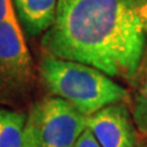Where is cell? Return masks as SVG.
Masks as SVG:
<instances>
[{
	"label": "cell",
	"mask_w": 147,
	"mask_h": 147,
	"mask_svg": "<svg viewBox=\"0 0 147 147\" xmlns=\"http://www.w3.org/2000/svg\"><path fill=\"white\" fill-rule=\"evenodd\" d=\"M146 0H59L40 39L45 55L84 63L134 85L147 50L140 10Z\"/></svg>",
	"instance_id": "6da1fadb"
},
{
	"label": "cell",
	"mask_w": 147,
	"mask_h": 147,
	"mask_svg": "<svg viewBox=\"0 0 147 147\" xmlns=\"http://www.w3.org/2000/svg\"><path fill=\"white\" fill-rule=\"evenodd\" d=\"M38 72L49 94L66 100L85 117L113 103L130 104L131 94L125 87L87 64L44 54Z\"/></svg>",
	"instance_id": "7a4b0ae2"
},
{
	"label": "cell",
	"mask_w": 147,
	"mask_h": 147,
	"mask_svg": "<svg viewBox=\"0 0 147 147\" xmlns=\"http://www.w3.org/2000/svg\"><path fill=\"white\" fill-rule=\"evenodd\" d=\"M34 82L33 60L13 7L0 24V103H24L33 91Z\"/></svg>",
	"instance_id": "3957f363"
},
{
	"label": "cell",
	"mask_w": 147,
	"mask_h": 147,
	"mask_svg": "<svg viewBox=\"0 0 147 147\" xmlns=\"http://www.w3.org/2000/svg\"><path fill=\"white\" fill-rule=\"evenodd\" d=\"M87 117L59 97L36 102L26 115L24 147H75Z\"/></svg>",
	"instance_id": "277c9868"
},
{
	"label": "cell",
	"mask_w": 147,
	"mask_h": 147,
	"mask_svg": "<svg viewBox=\"0 0 147 147\" xmlns=\"http://www.w3.org/2000/svg\"><path fill=\"white\" fill-rule=\"evenodd\" d=\"M86 126L102 147H136L139 142L130 104L126 102L109 104L87 117Z\"/></svg>",
	"instance_id": "5b68a950"
},
{
	"label": "cell",
	"mask_w": 147,
	"mask_h": 147,
	"mask_svg": "<svg viewBox=\"0 0 147 147\" xmlns=\"http://www.w3.org/2000/svg\"><path fill=\"white\" fill-rule=\"evenodd\" d=\"M18 22L28 37L48 31L55 21L59 0H12Z\"/></svg>",
	"instance_id": "8992f818"
},
{
	"label": "cell",
	"mask_w": 147,
	"mask_h": 147,
	"mask_svg": "<svg viewBox=\"0 0 147 147\" xmlns=\"http://www.w3.org/2000/svg\"><path fill=\"white\" fill-rule=\"evenodd\" d=\"M130 109L140 136H147V50L135 79Z\"/></svg>",
	"instance_id": "52a82bcc"
},
{
	"label": "cell",
	"mask_w": 147,
	"mask_h": 147,
	"mask_svg": "<svg viewBox=\"0 0 147 147\" xmlns=\"http://www.w3.org/2000/svg\"><path fill=\"white\" fill-rule=\"evenodd\" d=\"M24 113L11 109H0V147H24L25 146Z\"/></svg>",
	"instance_id": "ba28073f"
},
{
	"label": "cell",
	"mask_w": 147,
	"mask_h": 147,
	"mask_svg": "<svg viewBox=\"0 0 147 147\" xmlns=\"http://www.w3.org/2000/svg\"><path fill=\"white\" fill-rule=\"evenodd\" d=\"M75 147H102L99 145L97 139L93 136L90 129H85V131L80 135V137L76 141Z\"/></svg>",
	"instance_id": "9c48e42d"
},
{
	"label": "cell",
	"mask_w": 147,
	"mask_h": 147,
	"mask_svg": "<svg viewBox=\"0 0 147 147\" xmlns=\"http://www.w3.org/2000/svg\"><path fill=\"white\" fill-rule=\"evenodd\" d=\"M13 9L12 0H0V24L4 22Z\"/></svg>",
	"instance_id": "30bf717a"
},
{
	"label": "cell",
	"mask_w": 147,
	"mask_h": 147,
	"mask_svg": "<svg viewBox=\"0 0 147 147\" xmlns=\"http://www.w3.org/2000/svg\"><path fill=\"white\" fill-rule=\"evenodd\" d=\"M140 18H141V22H142V26H144L145 31L147 32V0L144 3V5L141 6V10H140Z\"/></svg>",
	"instance_id": "8fae6325"
},
{
	"label": "cell",
	"mask_w": 147,
	"mask_h": 147,
	"mask_svg": "<svg viewBox=\"0 0 147 147\" xmlns=\"http://www.w3.org/2000/svg\"><path fill=\"white\" fill-rule=\"evenodd\" d=\"M136 147H147V136H140Z\"/></svg>",
	"instance_id": "7c38bea8"
}]
</instances>
